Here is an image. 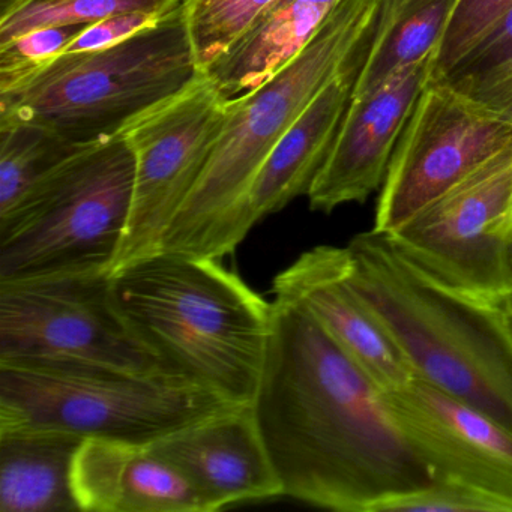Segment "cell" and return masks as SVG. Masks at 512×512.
I'll return each mask as SVG.
<instances>
[{"label":"cell","mask_w":512,"mask_h":512,"mask_svg":"<svg viewBox=\"0 0 512 512\" xmlns=\"http://www.w3.org/2000/svg\"><path fill=\"white\" fill-rule=\"evenodd\" d=\"M283 496L340 512H379L436 472L385 392L304 307L275 298L251 403Z\"/></svg>","instance_id":"6da1fadb"},{"label":"cell","mask_w":512,"mask_h":512,"mask_svg":"<svg viewBox=\"0 0 512 512\" xmlns=\"http://www.w3.org/2000/svg\"><path fill=\"white\" fill-rule=\"evenodd\" d=\"M116 307L164 376L251 404L265 364L272 302L220 260L158 251L112 272Z\"/></svg>","instance_id":"7a4b0ae2"},{"label":"cell","mask_w":512,"mask_h":512,"mask_svg":"<svg viewBox=\"0 0 512 512\" xmlns=\"http://www.w3.org/2000/svg\"><path fill=\"white\" fill-rule=\"evenodd\" d=\"M346 280L418 379L512 433V331L503 305L461 295L422 274L385 235L347 245Z\"/></svg>","instance_id":"3957f363"},{"label":"cell","mask_w":512,"mask_h":512,"mask_svg":"<svg viewBox=\"0 0 512 512\" xmlns=\"http://www.w3.org/2000/svg\"><path fill=\"white\" fill-rule=\"evenodd\" d=\"M386 0H340L310 43L266 82L230 98L214 152L161 251L223 259L254 224L250 194L272 149L337 73Z\"/></svg>","instance_id":"277c9868"},{"label":"cell","mask_w":512,"mask_h":512,"mask_svg":"<svg viewBox=\"0 0 512 512\" xmlns=\"http://www.w3.org/2000/svg\"><path fill=\"white\" fill-rule=\"evenodd\" d=\"M187 4L116 46L62 53L31 80L0 92V122L49 128L77 146L121 136L203 77Z\"/></svg>","instance_id":"5b68a950"},{"label":"cell","mask_w":512,"mask_h":512,"mask_svg":"<svg viewBox=\"0 0 512 512\" xmlns=\"http://www.w3.org/2000/svg\"><path fill=\"white\" fill-rule=\"evenodd\" d=\"M136 157L127 134L85 146L0 214V281L115 269Z\"/></svg>","instance_id":"8992f818"},{"label":"cell","mask_w":512,"mask_h":512,"mask_svg":"<svg viewBox=\"0 0 512 512\" xmlns=\"http://www.w3.org/2000/svg\"><path fill=\"white\" fill-rule=\"evenodd\" d=\"M227 403L199 386L80 362H0V430L151 445Z\"/></svg>","instance_id":"52a82bcc"},{"label":"cell","mask_w":512,"mask_h":512,"mask_svg":"<svg viewBox=\"0 0 512 512\" xmlns=\"http://www.w3.org/2000/svg\"><path fill=\"white\" fill-rule=\"evenodd\" d=\"M104 365L164 376L122 319L112 272H77L0 281V362Z\"/></svg>","instance_id":"ba28073f"},{"label":"cell","mask_w":512,"mask_h":512,"mask_svg":"<svg viewBox=\"0 0 512 512\" xmlns=\"http://www.w3.org/2000/svg\"><path fill=\"white\" fill-rule=\"evenodd\" d=\"M422 274L461 295L512 298V148L385 235Z\"/></svg>","instance_id":"9c48e42d"},{"label":"cell","mask_w":512,"mask_h":512,"mask_svg":"<svg viewBox=\"0 0 512 512\" xmlns=\"http://www.w3.org/2000/svg\"><path fill=\"white\" fill-rule=\"evenodd\" d=\"M511 148V121L431 80L392 155L371 230L395 232Z\"/></svg>","instance_id":"30bf717a"},{"label":"cell","mask_w":512,"mask_h":512,"mask_svg":"<svg viewBox=\"0 0 512 512\" xmlns=\"http://www.w3.org/2000/svg\"><path fill=\"white\" fill-rule=\"evenodd\" d=\"M229 100L203 74L184 94L125 131L136 157V179L115 269L161 251L170 223L214 152Z\"/></svg>","instance_id":"8fae6325"},{"label":"cell","mask_w":512,"mask_h":512,"mask_svg":"<svg viewBox=\"0 0 512 512\" xmlns=\"http://www.w3.org/2000/svg\"><path fill=\"white\" fill-rule=\"evenodd\" d=\"M385 398L439 481L469 485L512 508L511 431L418 377Z\"/></svg>","instance_id":"7c38bea8"},{"label":"cell","mask_w":512,"mask_h":512,"mask_svg":"<svg viewBox=\"0 0 512 512\" xmlns=\"http://www.w3.org/2000/svg\"><path fill=\"white\" fill-rule=\"evenodd\" d=\"M433 68L434 58L424 59L379 88L355 95L337 142L308 191L313 211L331 214L340 206L364 203L382 187Z\"/></svg>","instance_id":"4fadbf2b"},{"label":"cell","mask_w":512,"mask_h":512,"mask_svg":"<svg viewBox=\"0 0 512 512\" xmlns=\"http://www.w3.org/2000/svg\"><path fill=\"white\" fill-rule=\"evenodd\" d=\"M347 247L320 245L302 253L272 283L275 298L304 307L383 392L415 379L409 362L347 284Z\"/></svg>","instance_id":"5bb4252c"},{"label":"cell","mask_w":512,"mask_h":512,"mask_svg":"<svg viewBox=\"0 0 512 512\" xmlns=\"http://www.w3.org/2000/svg\"><path fill=\"white\" fill-rule=\"evenodd\" d=\"M181 470L211 511L283 496L251 404L232 406L151 443Z\"/></svg>","instance_id":"9a60e30c"},{"label":"cell","mask_w":512,"mask_h":512,"mask_svg":"<svg viewBox=\"0 0 512 512\" xmlns=\"http://www.w3.org/2000/svg\"><path fill=\"white\" fill-rule=\"evenodd\" d=\"M389 2L386 0L337 73L272 149L251 188L250 217L254 226L286 208L296 197L307 196L337 142Z\"/></svg>","instance_id":"2e32d148"},{"label":"cell","mask_w":512,"mask_h":512,"mask_svg":"<svg viewBox=\"0 0 512 512\" xmlns=\"http://www.w3.org/2000/svg\"><path fill=\"white\" fill-rule=\"evenodd\" d=\"M80 511L212 512L187 476L151 445L86 439L73 466Z\"/></svg>","instance_id":"e0dca14e"},{"label":"cell","mask_w":512,"mask_h":512,"mask_svg":"<svg viewBox=\"0 0 512 512\" xmlns=\"http://www.w3.org/2000/svg\"><path fill=\"white\" fill-rule=\"evenodd\" d=\"M340 0H275L205 74L227 98L239 97L295 58Z\"/></svg>","instance_id":"ac0fdd59"},{"label":"cell","mask_w":512,"mask_h":512,"mask_svg":"<svg viewBox=\"0 0 512 512\" xmlns=\"http://www.w3.org/2000/svg\"><path fill=\"white\" fill-rule=\"evenodd\" d=\"M83 437L0 430V512H76L73 466Z\"/></svg>","instance_id":"d6986e66"},{"label":"cell","mask_w":512,"mask_h":512,"mask_svg":"<svg viewBox=\"0 0 512 512\" xmlns=\"http://www.w3.org/2000/svg\"><path fill=\"white\" fill-rule=\"evenodd\" d=\"M457 4L458 0H391L355 95L373 91L400 71L434 58Z\"/></svg>","instance_id":"ffe728a7"},{"label":"cell","mask_w":512,"mask_h":512,"mask_svg":"<svg viewBox=\"0 0 512 512\" xmlns=\"http://www.w3.org/2000/svg\"><path fill=\"white\" fill-rule=\"evenodd\" d=\"M82 148L41 125L0 122V214Z\"/></svg>","instance_id":"44dd1931"},{"label":"cell","mask_w":512,"mask_h":512,"mask_svg":"<svg viewBox=\"0 0 512 512\" xmlns=\"http://www.w3.org/2000/svg\"><path fill=\"white\" fill-rule=\"evenodd\" d=\"M184 0H22L0 17V46L37 29L65 25H94L122 14L166 16Z\"/></svg>","instance_id":"7402d4cb"},{"label":"cell","mask_w":512,"mask_h":512,"mask_svg":"<svg viewBox=\"0 0 512 512\" xmlns=\"http://www.w3.org/2000/svg\"><path fill=\"white\" fill-rule=\"evenodd\" d=\"M275 0H185L200 70L230 49Z\"/></svg>","instance_id":"603a6c76"},{"label":"cell","mask_w":512,"mask_h":512,"mask_svg":"<svg viewBox=\"0 0 512 512\" xmlns=\"http://www.w3.org/2000/svg\"><path fill=\"white\" fill-rule=\"evenodd\" d=\"M89 25L52 26L0 46V92L31 80L62 55Z\"/></svg>","instance_id":"cb8c5ba5"},{"label":"cell","mask_w":512,"mask_h":512,"mask_svg":"<svg viewBox=\"0 0 512 512\" xmlns=\"http://www.w3.org/2000/svg\"><path fill=\"white\" fill-rule=\"evenodd\" d=\"M511 65L512 10H509L451 70L433 82L469 94Z\"/></svg>","instance_id":"d4e9b609"},{"label":"cell","mask_w":512,"mask_h":512,"mask_svg":"<svg viewBox=\"0 0 512 512\" xmlns=\"http://www.w3.org/2000/svg\"><path fill=\"white\" fill-rule=\"evenodd\" d=\"M509 10H512V0H458L434 56L431 80L451 70Z\"/></svg>","instance_id":"484cf974"},{"label":"cell","mask_w":512,"mask_h":512,"mask_svg":"<svg viewBox=\"0 0 512 512\" xmlns=\"http://www.w3.org/2000/svg\"><path fill=\"white\" fill-rule=\"evenodd\" d=\"M512 512L511 506L491 494L455 481L434 482L430 487L392 497L379 512Z\"/></svg>","instance_id":"4316f807"},{"label":"cell","mask_w":512,"mask_h":512,"mask_svg":"<svg viewBox=\"0 0 512 512\" xmlns=\"http://www.w3.org/2000/svg\"><path fill=\"white\" fill-rule=\"evenodd\" d=\"M164 16L157 14L133 13L113 16L89 25L76 41L68 46L67 52H95L116 46L137 32L154 25Z\"/></svg>","instance_id":"83f0119b"},{"label":"cell","mask_w":512,"mask_h":512,"mask_svg":"<svg viewBox=\"0 0 512 512\" xmlns=\"http://www.w3.org/2000/svg\"><path fill=\"white\" fill-rule=\"evenodd\" d=\"M22 0H0V17L10 13L13 8H16Z\"/></svg>","instance_id":"f1b7e54d"},{"label":"cell","mask_w":512,"mask_h":512,"mask_svg":"<svg viewBox=\"0 0 512 512\" xmlns=\"http://www.w3.org/2000/svg\"><path fill=\"white\" fill-rule=\"evenodd\" d=\"M503 311H505L506 322H508L509 328L512 331V298L503 304Z\"/></svg>","instance_id":"f546056e"},{"label":"cell","mask_w":512,"mask_h":512,"mask_svg":"<svg viewBox=\"0 0 512 512\" xmlns=\"http://www.w3.org/2000/svg\"><path fill=\"white\" fill-rule=\"evenodd\" d=\"M499 115L512 122V103H509L505 109L500 110Z\"/></svg>","instance_id":"4dcf8cb0"}]
</instances>
